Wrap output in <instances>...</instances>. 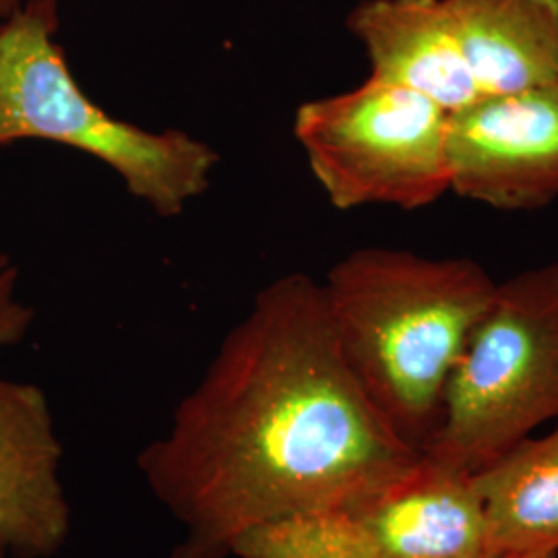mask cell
I'll list each match as a JSON object with an SVG mask.
<instances>
[{"instance_id": "8", "label": "cell", "mask_w": 558, "mask_h": 558, "mask_svg": "<svg viewBox=\"0 0 558 558\" xmlns=\"http://www.w3.org/2000/svg\"><path fill=\"white\" fill-rule=\"evenodd\" d=\"M60 445L40 387L0 377V555L50 558L71 532Z\"/></svg>"}, {"instance_id": "14", "label": "cell", "mask_w": 558, "mask_h": 558, "mask_svg": "<svg viewBox=\"0 0 558 558\" xmlns=\"http://www.w3.org/2000/svg\"><path fill=\"white\" fill-rule=\"evenodd\" d=\"M502 558H558V553H539V555H515V557Z\"/></svg>"}, {"instance_id": "12", "label": "cell", "mask_w": 558, "mask_h": 558, "mask_svg": "<svg viewBox=\"0 0 558 558\" xmlns=\"http://www.w3.org/2000/svg\"><path fill=\"white\" fill-rule=\"evenodd\" d=\"M32 320L34 311L17 299V267L0 255V350L23 341Z\"/></svg>"}, {"instance_id": "7", "label": "cell", "mask_w": 558, "mask_h": 558, "mask_svg": "<svg viewBox=\"0 0 558 558\" xmlns=\"http://www.w3.org/2000/svg\"><path fill=\"white\" fill-rule=\"evenodd\" d=\"M451 193L497 211L558 201V80L449 114Z\"/></svg>"}, {"instance_id": "1", "label": "cell", "mask_w": 558, "mask_h": 558, "mask_svg": "<svg viewBox=\"0 0 558 558\" xmlns=\"http://www.w3.org/2000/svg\"><path fill=\"white\" fill-rule=\"evenodd\" d=\"M418 459L345 364L320 281L288 274L257 292L137 465L182 527L170 558H232L248 532L366 499Z\"/></svg>"}, {"instance_id": "5", "label": "cell", "mask_w": 558, "mask_h": 558, "mask_svg": "<svg viewBox=\"0 0 558 558\" xmlns=\"http://www.w3.org/2000/svg\"><path fill=\"white\" fill-rule=\"evenodd\" d=\"M292 131L339 211H418L451 193L449 112L398 83L368 75L354 89L304 101Z\"/></svg>"}, {"instance_id": "4", "label": "cell", "mask_w": 558, "mask_h": 558, "mask_svg": "<svg viewBox=\"0 0 558 558\" xmlns=\"http://www.w3.org/2000/svg\"><path fill=\"white\" fill-rule=\"evenodd\" d=\"M558 420V260L523 269L497 292L445 391L422 458L474 476Z\"/></svg>"}, {"instance_id": "11", "label": "cell", "mask_w": 558, "mask_h": 558, "mask_svg": "<svg viewBox=\"0 0 558 558\" xmlns=\"http://www.w3.org/2000/svg\"><path fill=\"white\" fill-rule=\"evenodd\" d=\"M476 472L495 558L558 553V420Z\"/></svg>"}, {"instance_id": "13", "label": "cell", "mask_w": 558, "mask_h": 558, "mask_svg": "<svg viewBox=\"0 0 558 558\" xmlns=\"http://www.w3.org/2000/svg\"><path fill=\"white\" fill-rule=\"evenodd\" d=\"M21 0H0V17H9L17 7H20Z\"/></svg>"}, {"instance_id": "6", "label": "cell", "mask_w": 558, "mask_h": 558, "mask_svg": "<svg viewBox=\"0 0 558 558\" xmlns=\"http://www.w3.org/2000/svg\"><path fill=\"white\" fill-rule=\"evenodd\" d=\"M232 558H495L472 476L418 463L366 499L263 525Z\"/></svg>"}, {"instance_id": "2", "label": "cell", "mask_w": 558, "mask_h": 558, "mask_svg": "<svg viewBox=\"0 0 558 558\" xmlns=\"http://www.w3.org/2000/svg\"><path fill=\"white\" fill-rule=\"evenodd\" d=\"M497 283L470 257L387 246L352 251L320 283L360 389L389 430L420 456L439 430L451 373Z\"/></svg>"}, {"instance_id": "3", "label": "cell", "mask_w": 558, "mask_h": 558, "mask_svg": "<svg viewBox=\"0 0 558 558\" xmlns=\"http://www.w3.org/2000/svg\"><path fill=\"white\" fill-rule=\"evenodd\" d=\"M57 0H27L0 25V145L60 143L106 163L135 199L177 218L209 189L220 154L179 129L114 119L71 73Z\"/></svg>"}, {"instance_id": "15", "label": "cell", "mask_w": 558, "mask_h": 558, "mask_svg": "<svg viewBox=\"0 0 558 558\" xmlns=\"http://www.w3.org/2000/svg\"><path fill=\"white\" fill-rule=\"evenodd\" d=\"M0 557H2V555H0Z\"/></svg>"}, {"instance_id": "9", "label": "cell", "mask_w": 558, "mask_h": 558, "mask_svg": "<svg viewBox=\"0 0 558 558\" xmlns=\"http://www.w3.org/2000/svg\"><path fill=\"white\" fill-rule=\"evenodd\" d=\"M345 27L364 48L373 77L414 89L449 114L484 98L442 0H362Z\"/></svg>"}, {"instance_id": "10", "label": "cell", "mask_w": 558, "mask_h": 558, "mask_svg": "<svg viewBox=\"0 0 558 558\" xmlns=\"http://www.w3.org/2000/svg\"><path fill=\"white\" fill-rule=\"evenodd\" d=\"M480 94L558 80V0H442Z\"/></svg>"}]
</instances>
